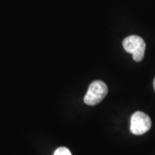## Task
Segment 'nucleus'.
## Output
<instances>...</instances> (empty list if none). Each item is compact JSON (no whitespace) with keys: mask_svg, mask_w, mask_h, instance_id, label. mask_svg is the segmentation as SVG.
I'll list each match as a JSON object with an SVG mask.
<instances>
[{"mask_svg":"<svg viewBox=\"0 0 155 155\" xmlns=\"http://www.w3.org/2000/svg\"><path fill=\"white\" fill-rule=\"evenodd\" d=\"M122 46L126 52L133 54L135 61H141L145 54L146 43L144 40L138 35H129L123 40Z\"/></svg>","mask_w":155,"mask_h":155,"instance_id":"f257e3e1","label":"nucleus"},{"mask_svg":"<svg viewBox=\"0 0 155 155\" xmlns=\"http://www.w3.org/2000/svg\"><path fill=\"white\" fill-rule=\"evenodd\" d=\"M108 93L106 84L101 80H96L90 84L84 101L87 105H96L105 97Z\"/></svg>","mask_w":155,"mask_h":155,"instance_id":"f03ea898","label":"nucleus"},{"mask_svg":"<svg viewBox=\"0 0 155 155\" xmlns=\"http://www.w3.org/2000/svg\"><path fill=\"white\" fill-rule=\"evenodd\" d=\"M152 126L150 117L144 112L136 111L130 119V131L134 134L141 135L147 133Z\"/></svg>","mask_w":155,"mask_h":155,"instance_id":"7ed1b4c3","label":"nucleus"},{"mask_svg":"<svg viewBox=\"0 0 155 155\" xmlns=\"http://www.w3.org/2000/svg\"><path fill=\"white\" fill-rule=\"evenodd\" d=\"M54 155H72V153H71L70 150L68 149V148L62 147L57 148Z\"/></svg>","mask_w":155,"mask_h":155,"instance_id":"20e7f679","label":"nucleus"},{"mask_svg":"<svg viewBox=\"0 0 155 155\" xmlns=\"http://www.w3.org/2000/svg\"><path fill=\"white\" fill-rule=\"evenodd\" d=\"M153 87H154V90H155V78H154V80H153Z\"/></svg>","mask_w":155,"mask_h":155,"instance_id":"39448f33","label":"nucleus"}]
</instances>
